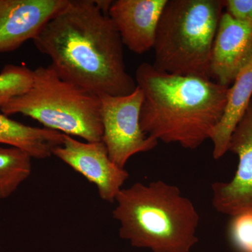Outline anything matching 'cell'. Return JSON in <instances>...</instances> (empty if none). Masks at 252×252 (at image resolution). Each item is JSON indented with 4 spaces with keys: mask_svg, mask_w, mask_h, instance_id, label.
<instances>
[{
    "mask_svg": "<svg viewBox=\"0 0 252 252\" xmlns=\"http://www.w3.org/2000/svg\"><path fill=\"white\" fill-rule=\"evenodd\" d=\"M103 125L102 142L114 163L124 168L131 157L155 148L158 141L144 133L140 127L143 93L137 86L124 96L99 94Z\"/></svg>",
    "mask_w": 252,
    "mask_h": 252,
    "instance_id": "8992f818",
    "label": "cell"
},
{
    "mask_svg": "<svg viewBox=\"0 0 252 252\" xmlns=\"http://www.w3.org/2000/svg\"><path fill=\"white\" fill-rule=\"evenodd\" d=\"M5 115L21 114L46 128L102 142L103 125L99 95L64 80L51 66L36 68L31 89L0 108Z\"/></svg>",
    "mask_w": 252,
    "mask_h": 252,
    "instance_id": "5b68a950",
    "label": "cell"
},
{
    "mask_svg": "<svg viewBox=\"0 0 252 252\" xmlns=\"http://www.w3.org/2000/svg\"><path fill=\"white\" fill-rule=\"evenodd\" d=\"M252 59V25L222 14L212 46V80L229 87Z\"/></svg>",
    "mask_w": 252,
    "mask_h": 252,
    "instance_id": "30bf717a",
    "label": "cell"
},
{
    "mask_svg": "<svg viewBox=\"0 0 252 252\" xmlns=\"http://www.w3.org/2000/svg\"><path fill=\"white\" fill-rule=\"evenodd\" d=\"M64 134L46 127H32L0 113V144L24 151L32 158H47L62 145Z\"/></svg>",
    "mask_w": 252,
    "mask_h": 252,
    "instance_id": "4fadbf2b",
    "label": "cell"
},
{
    "mask_svg": "<svg viewBox=\"0 0 252 252\" xmlns=\"http://www.w3.org/2000/svg\"><path fill=\"white\" fill-rule=\"evenodd\" d=\"M112 2L69 0L33 42L64 80L97 95H127L137 86L127 72L124 46L108 14Z\"/></svg>",
    "mask_w": 252,
    "mask_h": 252,
    "instance_id": "6da1fadb",
    "label": "cell"
},
{
    "mask_svg": "<svg viewBox=\"0 0 252 252\" xmlns=\"http://www.w3.org/2000/svg\"><path fill=\"white\" fill-rule=\"evenodd\" d=\"M223 8L221 0H167L156 32L154 67L212 79V46Z\"/></svg>",
    "mask_w": 252,
    "mask_h": 252,
    "instance_id": "277c9868",
    "label": "cell"
},
{
    "mask_svg": "<svg viewBox=\"0 0 252 252\" xmlns=\"http://www.w3.org/2000/svg\"><path fill=\"white\" fill-rule=\"evenodd\" d=\"M113 217L119 235L135 248L153 252H189L198 242L199 215L176 186L162 181L122 189Z\"/></svg>",
    "mask_w": 252,
    "mask_h": 252,
    "instance_id": "3957f363",
    "label": "cell"
},
{
    "mask_svg": "<svg viewBox=\"0 0 252 252\" xmlns=\"http://www.w3.org/2000/svg\"><path fill=\"white\" fill-rule=\"evenodd\" d=\"M32 158L21 149L0 147V200L9 198L29 178Z\"/></svg>",
    "mask_w": 252,
    "mask_h": 252,
    "instance_id": "5bb4252c",
    "label": "cell"
},
{
    "mask_svg": "<svg viewBox=\"0 0 252 252\" xmlns=\"http://www.w3.org/2000/svg\"><path fill=\"white\" fill-rule=\"evenodd\" d=\"M143 93L140 127L146 135L195 149L220 122L229 87L212 79L169 74L143 63L136 70Z\"/></svg>",
    "mask_w": 252,
    "mask_h": 252,
    "instance_id": "7a4b0ae2",
    "label": "cell"
},
{
    "mask_svg": "<svg viewBox=\"0 0 252 252\" xmlns=\"http://www.w3.org/2000/svg\"><path fill=\"white\" fill-rule=\"evenodd\" d=\"M232 242L242 252H252V212L233 217L230 226Z\"/></svg>",
    "mask_w": 252,
    "mask_h": 252,
    "instance_id": "2e32d148",
    "label": "cell"
},
{
    "mask_svg": "<svg viewBox=\"0 0 252 252\" xmlns=\"http://www.w3.org/2000/svg\"><path fill=\"white\" fill-rule=\"evenodd\" d=\"M228 151L238 155V169L230 182L212 185V205L235 217L252 212V99L232 134Z\"/></svg>",
    "mask_w": 252,
    "mask_h": 252,
    "instance_id": "52a82bcc",
    "label": "cell"
},
{
    "mask_svg": "<svg viewBox=\"0 0 252 252\" xmlns=\"http://www.w3.org/2000/svg\"><path fill=\"white\" fill-rule=\"evenodd\" d=\"M167 0L112 1L108 14L124 46L142 54L154 49L159 20Z\"/></svg>",
    "mask_w": 252,
    "mask_h": 252,
    "instance_id": "8fae6325",
    "label": "cell"
},
{
    "mask_svg": "<svg viewBox=\"0 0 252 252\" xmlns=\"http://www.w3.org/2000/svg\"><path fill=\"white\" fill-rule=\"evenodd\" d=\"M69 0H0V54L34 40Z\"/></svg>",
    "mask_w": 252,
    "mask_h": 252,
    "instance_id": "9c48e42d",
    "label": "cell"
},
{
    "mask_svg": "<svg viewBox=\"0 0 252 252\" xmlns=\"http://www.w3.org/2000/svg\"><path fill=\"white\" fill-rule=\"evenodd\" d=\"M53 155L67 164L97 187L99 197L114 203L123 185L128 179V172L112 162L103 142H82L64 135L62 145Z\"/></svg>",
    "mask_w": 252,
    "mask_h": 252,
    "instance_id": "ba28073f",
    "label": "cell"
},
{
    "mask_svg": "<svg viewBox=\"0 0 252 252\" xmlns=\"http://www.w3.org/2000/svg\"><path fill=\"white\" fill-rule=\"evenodd\" d=\"M34 70L26 66L9 64L0 72V108L31 89Z\"/></svg>",
    "mask_w": 252,
    "mask_h": 252,
    "instance_id": "9a60e30c",
    "label": "cell"
},
{
    "mask_svg": "<svg viewBox=\"0 0 252 252\" xmlns=\"http://www.w3.org/2000/svg\"><path fill=\"white\" fill-rule=\"evenodd\" d=\"M224 7L233 18L252 25V0H226Z\"/></svg>",
    "mask_w": 252,
    "mask_h": 252,
    "instance_id": "e0dca14e",
    "label": "cell"
},
{
    "mask_svg": "<svg viewBox=\"0 0 252 252\" xmlns=\"http://www.w3.org/2000/svg\"><path fill=\"white\" fill-rule=\"evenodd\" d=\"M228 89L224 112L212 132L213 157L220 159L228 152V144L235 127L248 109L252 95V59L239 72Z\"/></svg>",
    "mask_w": 252,
    "mask_h": 252,
    "instance_id": "7c38bea8",
    "label": "cell"
}]
</instances>
